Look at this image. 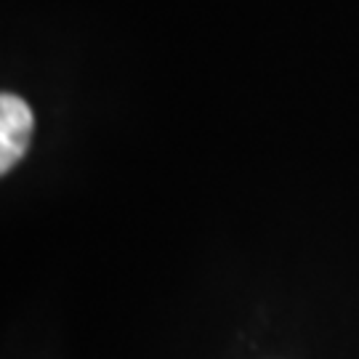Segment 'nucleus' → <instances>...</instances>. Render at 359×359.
Here are the masks:
<instances>
[{
  "label": "nucleus",
  "instance_id": "obj_1",
  "mask_svg": "<svg viewBox=\"0 0 359 359\" xmlns=\"http://www.w3.org/2000/svg\"><path fill=\"white\" fill-rule=\"evenodd\" d=\"M35 130V115L25 99L3 93L0 96V173H8L25 157Z\"/></svg>",
  "mask_w": 359,
  "mask_h": 359
}]
</instances>
